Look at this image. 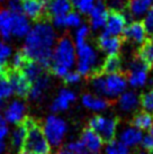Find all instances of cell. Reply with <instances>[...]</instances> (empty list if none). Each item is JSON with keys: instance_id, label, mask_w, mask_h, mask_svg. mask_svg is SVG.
<instances>
[{"instance_id": "obj_1", "label": "cell", "mask_w": 153, "mask_h": 154, "mask_svg": "<svg viewBox=\"0 0 153 154\" xmlns=\"http://www.w3.org/2000/svg\"><path fill=\"white\" fill-rule=\"evenodd\" d=\"M56 42V29L51 23L38 20L32 25L30 33L24 38L21 52L28 61H34L44 69L48 68Z\"/></svg>"}, {"instance_id": "obj_2", "label": "cell", "mask_w": 153, "mask_h": 154, "mask_svg": "<svg viewBox=\"0 0 153 154\" xmlns=\"http://www.w3.org/2000/svg\"><path fill=\"white\" fill-rule=\"evenodd\" d=\"M76 47L72 38L63 36L58 39L53 48L51 60V71L56 78L63 79L69 71L76 66Z\"/></svg>"}, {"instance_id": "obj_3", "label": "cell", "mask_w": 153, "mask_h": 154, "mask_svg": "<svg viewBox=\"0 0 153 154\" xmlns=\"http://www.w3.org/2000/svg\"><path fill=\"white\" fill-rule=\"evenodd\" d=\"M126 75L122 72L114 74L96 73L91 77V88L95 94L108 99H117L127 90Z\"/></svg>"}, {"instance_id": "obj_4", "label": "cell", "mask_w": 153, "mask_h": 154, "mask_svg": "<svg viewBox=\"0 0 153 154\" xmlns=\"http://www.w3.org/2000/svg\"><path fill=\"white\" fill-rule=\"evenodd\" d=\"M76 71L81 77H92L98 73V71H100L102 61L97 47L89 42L76 45Z\"/></svg>"}, {"instance_id": "obj_5", "label": "cell", "mask_w": 153, "mask_h": 154, "mask_svg": "<svg viewBox=\"0 0 153 154\" xmlns=\"http://www.w3.org/2000/svg\"><path fill=\"white\" fill-rule=\"evenodd\" d=\"M23 125L27 129V135L21 151H25L30 154H51L52 146L44 136L41 126L28 117L23 123Z\"/></svg>"}, {"instance_id": "obj_6", "label": "cell", "mask_w": 153, "mask_h": 154, "mask_svg": "<svg viewBox=\"0 0 153 154\" xmlns=\"http://www.w3.org/2000/svg\"><path fill=\"white\" fill-rule=\"evenodd\" d=\"M41 128L50 145L52 147H59L67 137L69 126L65 119L61 116L51 114L44 119Z\"/></svg>"}, {"instance_id": "obj_7", "label": "cell", "mask_w": 153, "mask_h": 154, "mask_svg": "<svg viewBox=\"0 0 153 154\" xmlns=\"http://www.w3.org/2000/svg\"><path fill=\"white\" fill-rule=\"evenodd\" d=\"M89 128L97 133L105 142H109L116 137L118 132V119L111 115H98L91 117Z\"/></svg>"}, {"instance_id": "obj_8", "label": "cell", "mask_w": 153, "mask_h": 154, "mask_svg": "<svg viewBox=\"0 0 153 154\" xmlns=\"http://www.w3.org/2000/svg\"><path fill=\"white\" fill-rule=\"evenodd\" d=\"M126 80L133 89H141L150 82V68L137 59L132 61L128 65Z\"/></svg>"}, {"instance_id": "obj_9", "label": "cell", "mask_w": 153, "mask_h": 154, "mask_svg": "<svg viewBox=\"0 0 153 154\" xmlns=\"http://www.w3.org/2000/svg\"><path fill=\"white\" fill-rule=\"evenodd\" d=\"M4 119L7 124L10 125H21L27 119V107L26 103L21 99H14L4 108Z\"/></svg>"}, {"instance_id": "obj_10", "label": "cell", "mask_w": 153, "mask_h": 154, "mask_svg": "<svg viewBox=\"0 0 153 154\" xmlns=\"http://www.w3.org/2000/svg\"><path fill=\"white\" fill-rule=\"evenodd\" d=\"M128 25V19L126 15L120 11H109L106 24L104 27V33L111 36L120 37Z\"/></svg>"}, {"instance_id": "obj_11", "label": "cell", "mask_w": 153, "mask_h": 154, "mask_svg": "<svg viewBox=\"0 0 153 154\" xmlns=\"http://www.w3.org/2000/svg\"><path fill=\"white\" fill-rule=\"evenodd\" d=\"M108 14H109V10L105 4V0H97L91 11L88 14L90 29L96 30V32L104 29Z\"/></svg>"}, {"instance_id": "obj_12", "label": "cell", "mask_w": 153, "mask_h": 154, "mask_svg": "<svg viewBox=\"0 0 153 154\" xmlns=\"http://www.w3.org/2000/svg\"><path fill=\"white\" fill-rule=\"evenodd\" d=\"M76 100V94L73 90L69 89V88H62L59 90V92L56 94L54 99L51 103V110L53 114H59V112H63V111L68 110L70 106L72 105Z\"/></svg>"}, {"instance_id": "obj_13", "label": "cell", "mask_w": 153, "mask_h": 154, "mask_svg": "<svg viewBox=\"0 0 153 154\" xmlns=\"http://www.w3.org/2000/svg\"><path fill=\"white\" fill-rule=\"evenodd\" d=\"M122 46H123V44H122L120 37L111 36L104 32L99 35L97 39L98 51H100L106 56L118 55V53L122 50Z\"/></svg>"}, {"instance_id": "obj_14", "label": "cell", "mask_w": 153, "mask_h": 154, "mask_svg": "<svg viewBox=\"0 0 153 154\" xmlns=\"http://www.w3.org/2000/svg\"><path fill=\"white\" fill-rule=\"evenodd\" d=\"M123 36L130 43L141 46L142 44L146 42L149 34L145 29L143 23L140 20H133L128 23V25L126 26V29L124 32Z\"/></svg>"}, {"instance_id": "obj_15", "label": "cell", "mask_w": 153, "mask_h": 154, "mask_svg": "<svg viewBox=\"0 0 153 154\" xmlns=\"http://www.w3.org/2000/svg\"><path fill=\"white\" fill-rule=\"evenodd\" d=\"M79 140L83 144L86 151L89 154H98L99 152H101V150L105 146V141L89 127L82 131Z\"/></svg>"}, {"instance_id": "obj_16", "label": "cell", "mask_w": 153, "mask_h": 154, "mask_svg": "<svg viewBox=\"0 0 153 154\" xmlns=\"http://www.w3.org/2000/svg\"><path fill=\"white\" fill-rule=\"evenodd\" d=\"M21 11L30 20L38 22L45 14L44 0H21Z\"/></svg>"}, {"instance_id": "obj_17", "label": "cell", "mask_w": 153, "mask_h": 154, "mask_svg": "<svg viewBox=\"0 0 153 154\" xmlns=\"http://www.w3.org/2000/svg\"><path fill=\"white\" fill-rule=\"evenodd\" d=\"M81 103L87 110H90L92 112H96V114H100L109 107L108 99H106L105 97H101L99 94H91V92L82 94Z\"/></svg>"}, {"instance_id": "obj_18", "label": "cell", "mask_w": 153, "mask_h": 154, "mask_svg": "<svg viewBox=\"0 0 153 154\" xmlns=\"http://www.w3.org/2000/svg\"><path fill=\"white\" fill-rule=\"evenodd\" d=\"M8 79L13 88L14 94H16L19 98L28 97L30 90V82L23 75V73L18 71H11L8 73Z\"/></svg>"}, {"instance_id": "obj_19", "label": "cell", "mask_w": 153, "mask_h": 154, "mask_svg": "<svg viewBox=\"0 0 153 154\" xmlns=\"http://www.w3.org/2000/svg\"><path fill=\"white\" fill-rule=\"evenodd\" d=\"M45 1V13L53 18L63 17L73 10L70 0H44Z\"/></svg>"}, {"instance_id": "obj_20", "label": "cell", "mask_w": 153, "mask_h": 154, "mask_svg": "<svg viewBox=\"0 0 153 154\" xmlns=\"http://www.w3.org/2000/svg\"><path fill=\"white\" fill-rule=\"evenodd\" d=\"M117 106L123 112H134L140 107V96L134 90H126L117 98Z\"/></svg>"}, {"instance_id": "obj_21", "label": "cell", "mask_w": 153, "mask_h": 154, "mask_svg": "<svg viewBox=\"0 0 153 154\" xmlns=\"http://www.w3.org/2000/svg\"><path fill=\"white\" fill-rule=\"evenodd\" d=\"M51 24L54 28H71V29H76L79 26L83 24V18L80 13L76 10H72L69 14H67L63 17L53 18L51 19Z\"/></svg>"}, {"instance_id": "obj_22", "label": "cell", "mask_w": 153, "mask_h": 154, "mask_svg": "<svg viewBox=\"0 0 153 154\" xmlns=\"http://www.w3.org/2000/svg\"><path fill=\"white\" fill-rule=\"evenodd\" d=\"M143 135H144L143 132L139 131L132 125H128V126H125L120 129V132L118 133V140L124 145H126L131 149V147L141 145Z\"/></svg>"}, {"instance_id": "obj_23", "label": "cell", "mask_w": 153, "mask_h": 154, "mask_svg": "<svg viewBox=\"0 0 153 154\" xmlns=\"http://www.w3.org/2000/svg\"><path fill=\"white\" fill-rule=\"evenodd\" d=\"M13 13V11H11ZM32 28V23L23 11L13 13V37L25 38Z\"/></svg>"}, {"instance_id": "obj_24", "label": "cell", "mask_w": 153, "mask_h": 154, "mask_svg": "<svg viewBox=\"0 0 153 154\" xmlns=\"http://www.w3.org/2000/svg\"><path fill=\"white\" fill-rule=\"evenodd\" d=\"M152 7L151 0H127L126 4L128 15L136 20L140 18H144Z\"/></svg>"}, {"instance_id": "obj_25", "label": "cell", "mask_w": 153, "mask_h": 154, "mask_svg": "<svg viewBox=\"0 0 153 154\" xmlns=\"http://www.w3.org/2000/svg\"><path fill=\"white\" fill-rule=\"evenodd\" d=\"M51 87V78L44 73L42 77L37 79L30 85V90L28 94V98L32 101H38L44 97V94Z\"/></svg>"}, {"instance_id": "obj_26", "label": "cell", "mask_w": 153, "mask_h": 154, "mask_svg": "<svg viewBox=\"0 0 153 154\" xmlns=\"http://www.w3.org/2000/svg\"><path fill=\"white\" fill-rule=\"evenodd\" d=\"M0 37L4 41L13 38V13L8 8L0 9Z\"/></svg>"}, {"instance_id": "obj_27", "label": "cell", "mask_w": 153, "mask_h": 154, "mask_svg": "<svg viewBox=\"0 0 153 154\" xmlns=\"http://www.w3.org/2000/svg\"><path fill=\"white\" fill-rule=\"evenodd\" d=\"M26 135H27V129L24 125H18L13 131H10L9 134V140H10V145L13 146L15 150L21 151L24 147L26 141Z\"/></svg>"}, {"instance_id": "obj_28", "label": "cell", "mask_w": 153, "mask_h": 154, "mask_svg": "<svg viewBox=\"0 0 153 154\" xmlns=\"http://www.w3.org/2000/svg\"><path fill=\"white\" fill-rule=\"evenodd\" d=\"M123 69V62L118 55L106 56L105 60H102L100 65V71L105 74H114L119 73Z\"/></svg>"}, {"instance_id": "obj_29", "label": "cell", "mask_w": 153, "mask_h": 154, "mask_svg": "<svg viewBox=\"0 0 153 154\" xmlns=\"http://www.w3.org/2000/svg\"><path fill=\"white\" fill-rule=\"evenodd\" d=\"M153 124V115L146 111H139L132 118V126L137 128L141 132L150 131Z\"/></svg>"}, {"instance_id": "obj_30", "label": "cell", "mask_w": 153, "mask_h": 154, "mask_svg": "<svg viewBox=\"0 0 153 154\" xmlns=\"http://www.w3.org/2000/svg\"><path fill=\"white\" fill-rule=\"evenodd\" d=\"M137 60L144 63L146 66H153V37L148 38L143 43L137 52Z\"/></svg>"}, {"instance_id": "obj_31", "label": "cell", "mask_w": 153, "mask_h": 154, "mask_svg": "<svg viewBox=\"0 0 153 154\" xmlns=\"http://www.w3.org/2000/svg\"><path fill=\"white\" fill-rule=\"evenodd\" d=\"M20 72L32 85L33 82H35L44 74V68L34 61H28Z\"/></svg>"}, {"instance_id": "obj_32", "label": "cell", "mask_w": 153, "mask_h": 154, "mask_svg": "<svg viewBox=\"0 0 153 154\" xmlns=\"http://www.w3.org/2000/svg\"><path fill=\"white\" fill-rule=\"evenodd\" d=\"M105 154H131L130 147L124 145L118 138H114L109 142H106L104 146Z\"/></svg>"}, {"instance_id": "obj_33", "label": "cell", "mask_w": 153, "mask_h": 154, "mask_svg": "<svg viewBox=\"0 0 153 154\" xmlns=\"http://www.w3.org/2000/svg\"><path fill=\"white\" fill-rule=\"evenodd\" d=\"M14 94L11 85L9 82L8 73L0 75V103H5Z\"/></svg>"}, {"instance_id": "obj_34", "label": "cell", "mask_w": 153, "mask_h": 154, "mask_svg": "<svg viewBox=\"0 0 153 154\" xmlns=\"http://www.w3.org/2000/svg\"><path fill=\"white\" fill-rule=\"evenodd\" d=\"M90 32H91V29H90L89 25L82 24L81 26H79L76 29H74V33H73V42H74V44L80 45V44L87 43L90 36Z\"/></svg>"}, {"instance_id": "obj_35", "label": "cell", "mask_w": 153, "mask_h": 154, "mask_svg": "<svg viewBox=\"0 0 153 154\" xmlns=\"http://www.w3.org/2000/svg\"><path fill=\"white\" fill-rule=\"evenodd\" d=\"M27 62H28V60H27V57L25 56V54L21 51H19L14 53L10 61H9V64H10L11 71H18V72H20Z\"/></svg>"}, {"instance_id": "obj_36", "label": "cell", "mask_w": 153, "mask_h": 154, "mask_svg": "<svg viewBox=\"0 0 153 154\" xmlns=\"http://www.w3.org/2000/svg\"><path fill=\"white\" fill-rule=\"evenodd\" d=\"M70 1L72 4V7L76 8L78 13H80L81 15H88L97 0H70Z\"/></svg>"}, {"instance_id": "obj_37", "label": "cell", "mask_w": 153, "mask_h": 154, "mask_svg": "<svg viewBox=\"0 0 153 154\" xmlns=\"http://www.w3.org/2000/svg\"><path fill=\"white\" fill-rule=\"evenodd\" d=\"M140 106L143 111H146L153 115V88L145 91L140 97Z\"/></svg>"}, {"instance_id": "obj_38", "label": "cell", "mask_w": 153, "mask_h": 154, "mask_svg": "<svg viewBox=\"0 0 153 154\" xmlns=\"http://www.w3.org/2000/svg\"><path fill=\"white\" fill-rule=\"evenodd\" d=\"M13 47L10 46L6 41L0 38V65L6 66L11 56H13Z\"/></svg>"}, {"instance_id": "obj_39", "label": "cell", "mask_w": 153, "mask_h": 154, "mask_svg": "<svg viewBox=\"0 0 153 154\" xmlns=\"http://www.w3.org/2000/svg\"><path fill=\"white\" fill-rule=\"evenodd\" d=\"M107 8L109 11H120L123 13L124 9H126V0H105Z\"/></svg>"}, {"instance_id": "obj_40", "label": "cell", "mask_w": 153, "mask_h": 154, "mask_svg": "<svg viewBox=\"0 0 153 154\" xmlns=\"http://www.w3.org/2000/svg\"><path fill=\"white\" fill-rule=\"evenodd\" d=\"M81 75L76 72V70H71L67 73V75L63 78V81L69 85V86H74V85H78L79 82L81 81Z\"/></svg>"}, {"instance_id": "obj_41", "label": "cell", "mask_w": 153, "mask_h": 154, "mask_svg": "<svg viewBox=\"0 0 153 154\" xmlns=\"http://www.w3.org/2000/svg\"><path fill=\"white\" fill-rule=\"evenodd\" d=\"M142 23H143L148 34L151 35L153 37V7L150 9V11L146 14V16L143 18V22Z\"/></svg>"}, {"instance_id": "obj_42", "label": "cell", "mask_w": 153, "mask_h": 154, "mask_svg": "<svg viewBox=\"0 0 153 154\" xmlns=\"http://www.w3.org/2000/svg\"><path fill=\"white\" fill-rule=\"evenodd\" d=\"M10 128L4 119V116H0V142H6V138L9 137Z\"/></svg>"}, {"instance_id": "obj_43", "label": "cell", "mask_w": 153, "mask_h": 154, "mask_svg": "<svg viewBox=\"0 0 153 154\" xmlns=\"http://www.w3.org/2000/svg\"><path fill=\"white\" fill-rule=\"evenodd\" d=\"M141 146L146 152H153V136L151 134H144L143 135Z\"/></svg>"}, {"instance_id": "obj_44", "label": "cell", "mask_w": 153, "mask_h": 154, "mask_svg": "<svg viewBox=\"0 0 153 154\" xmlns=\"http://www.w3.org/2000/svg\"><path fill=\"white\" fill-rule=\"evenodd\" d=\"M6 152H7V143L0 142V154H6Z\"/></svg>"}, {"instance_id": "obj_45", "label": "cell", "mask_w": 153, "mask_h": 154, "mask_svg": "<svg viewBox=\"0 0 153 154\" xmlns=\"http://www.w3.org/2000/svg\"><path fill=\"white\" fill-rule=\"evenodd\" d=\"M55 154H76V153H73V152H71V151H69L68 149H61V150H59L58 152H56Z\"/></svg>"}, {"instance_id": "obj_46", "label": "cell", "mask_w": 153, "mask_h": 154, "mask_svg": "<svg viewBox=\"0 0 153 154\" xmlns=\"http://www.w3.org/2000/svg\"><path fill=\"white\" fill-rule=\"evenodd\" d=\"M149 134H151L153 136V124H152V126H151V128H150V131H149Z\"/></svg>"}, {"instance_id": "obj_47", "label": "cell", "mask_w": 153, "mask_h": 154, "mask_svg": "<svg viewBox=\"0 0 153 154\" xmlns=\"http://www.w3.org/2000/svg\"><path fill=\"white\" fill-rule=\"evenodd\" d=\"M18 154H30V153H27V152H25V151H20Z\"/></svg>"}, {"instance_id": "obj_48", "label": "cell", "mask_w": 153, "mask_h": 154, "mask_svg": "<svg viewBox=\"0 0 153 154\" xmlns=\"http://www.w3.org/2000/svg\"><path fill=\"white\" fill-rule=\"evenodd\" d=\"M5 1H7V0H0V4H1V2H5Z\"/></svg>"}, {"instance_id": "obj_49", "label": "cell", "mask_w": 153, "mask_h": 154, "mask_svg": "<svg viewBox=\"0 0 153 154\" xmlns=\"http://www.w3.org/2000/svg\"><path fill=\"white\" fill-rule=\"evenodd\" d=\"M139 154H148L146 152H141V153H139Z\"/></svg>"}, {"instance_id": "obj_50", "label": "cell", "mask_w": 153, "mask_h": 154, "mask_svg": "<svg viewBox=\"0 0 153 154\" xmlns=\"http://www.w3.org/2000/svg\"><path fill=\"white\" fill-rule=\"evenodd\" d=\"M151 1H152V2H153V0H151Z\"/></svg>"}, {"instance_id": "obj_51", "label": "cell", "mask_w": 153, "mask_h": 154, "mask_svg": "<svg viewBox=\"0 0 153 154\" xmlns=\"http://www.w3.org/2000/svg\"><path fill=\"white\" fill-rule=\"evenodd\" d=\"M19 1H21V0H19Z\"/></svg>"}]
</instances>
